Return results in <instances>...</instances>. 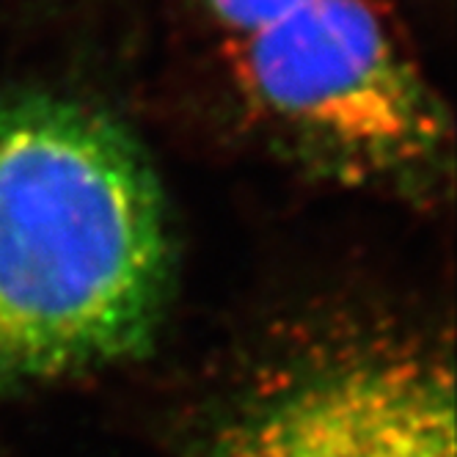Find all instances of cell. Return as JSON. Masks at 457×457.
<instances>
[{
  "label": "cell",
  "mask_w": 457,
  "mask_h": 457,
  "mask_svg": "<svg viewBox=\"0 0 457 457\" xmlns=\"http://www.w3.org/2000/svg\"><path fill=\"white\" fill-rule=\"evenodd\" d=\"M174 273L169 195L141 141L75 100L0 96V391L149 350Z\"/></svg>",
  "instance_id": "6da1fadb"
},
{
  "label": "cell",
  "mask_w": 457,
  "mask_h": 457,
  "mask_svg": "<svg viewBox=\"0 0 457 457\" xmlns=\"http://www.w3.org/2000/svg\"><path fill=\"white\" fill-rule=\"evenodd\" d=\"M243 111L312 171L433 190L452 119L388 0H193Z\"/></svg>",
  "instance_id": "7a4b0ae2"
},
{
  "label": "cell",
  "mask_w": 457,
  "mask_h": 457,
  "mask_svg": "<svg viewBox=\"0 0 457 457\" xmlns=\"http://www.w3.org/2000/svg\"><path fill=\"white\" fill-rule=\"evenodd\" d=\"M207 457H454L452 367L411 342L322 347L251 386Z\"/></svg>",
  "instance_id": "3957f363"
}]
</instances>
